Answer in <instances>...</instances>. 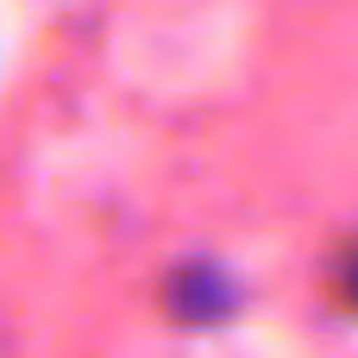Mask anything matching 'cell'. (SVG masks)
Masks as SVG:
<instances>
[{"instance_id": "cell-1", "label": "cell", "mask_w": 358, "mask_h": 358, "mask_svg": "<svg viewBox=\"0 0 358 358\" xmlns=\"http://www.w3.org/2000/svg\"><path fill=\"white\" fill-rule=\"evenodd\" d=\"M346 296H352V308H358V245H352V258H346Z\"/></svg>"}]
</instances>
